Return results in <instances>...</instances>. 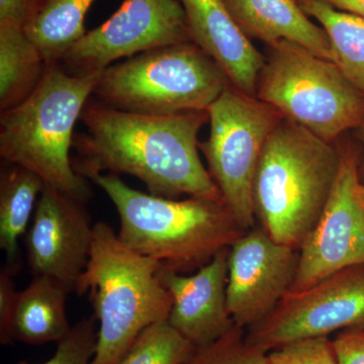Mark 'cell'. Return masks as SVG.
I'll use <instances>...</instances> for the list:
<instances>
[{
	"label": "cell",
	"instance_id": "cell-1",
	"mask_svg": "<svg viewBox=\"0 0 364 364\" xmlns=\"http://www.w3.org/2000/svg\"><path fill=\"white\" fill-rule=\"evenodd\" d=\"M80 121L85 132L74 136L77 156L72 158L79 176L129 174L143 181L152 196L223 202L198 154V133L208 121V112L139 114L87 102Z\"/></svg>",
	"mask_w": 364,
	"mask_h": 364
},
{
	"label": "cell",
	"instance_id": "cell-2",
	"mask_svg": "<svg viewBox=\"0 0 364 364\" xmlns=\"http://www.w3.org/2000/svg\"><path fill=\"white\" fill-rule=\"evenodd\" d=\"M90 181L114 203L124 245L179 273L200 268L245 233L223 202L200 196L177 200L130 188L112 173Z\"/></svg>",
	"mask_w": 364,
	"mask_h": 364
},
{
	"label": "cell",
	"instance_id": "cell-3",
	"mask_svg": "<svg viewBox=\"0 0 364 364\" xmlns=\"http://www.w3.org/2000/svg\"><path fill=\"white\" fill-rule=\"evenodd\" d=\"M100 74L78 75L59 64L47 65L32 95L0 112L2 159L30 170L47 186L85 203L92 196L90 182L74 169L70 153L74 127Z\"/></svg>",
	"mask_w": 364,
	"mask_h": 364
},
{
	"label": "cell",
	"instance_id": "cell-4",
	"mask_svg": "<svg viewBox=\"0 0 364 364\" xmlns=\"http://www.w3.org/2000/svg\"><path fill=\"white\" fill-rule=\"evenodd\" d=\"M341 159L331 142L289 119L275 127L253 186L256 217L273 240L301 248L331 196Z\"/></svg>",
	"mask_w": 364,
	"mask_h": 364
},
{
	"label": "cell",
	"instance_id": "cell-5",
	"mask_svg": "<svg viewBox=\"0 0 364 364\" xmlns=\"http://www.w3.org/2000/svg\"><path fill=\"white\" fill-rule=\"evenodd\" d=\"M162 265L124 245L109 224L95 223L90 261L75 287L88 294L100 323L91 364H117L139 335L168 320L172 298Z\"/></svg>",
	"mask_w": 364,
	"mask_h": 364
},
{
	"label": "cell",
	"instance_id": "cell-6",
	"mask_svg": "<svg viewBox=\"0 0 364 364\" xmlns=\"http://www.w3.org/2000/svg\"><path fill=\"white\" fill-rule=\"evenodd\" d=\"M230 85L214 60L195 43L186 42L107 67L92 95L121 111L173 114L208 112Z\"/></svg>",
	"mask_w": 364,
	"mask_h": 364
},
{
	"label": "cell",
	"instance_id": "cell-7",
	"mask_svg": "<svg viewBox=\"0 0 364 364\" xmlns=\"http://www.w3.org/2000/svg\"><path fill=\"white\" fill-rule=\"evenodd\" d=\"M270 48L257 98L328 142L363 126L364 95L333 62L289 41Z\"/></svg>",
	"mask_w": 364,
	"mask_h": 364
},
{
	"label": "cell",
	"instance_id": "cell-8",
	"mask_svg": "<svg viewBox=\"0 0 364 364\" xmlns=\"http://www.w3.org/2000/svg\"><path fill=\"white\" fill-rule=\"evenodd\" d=\"M210 136L200 144L208 172L244 231L254 228L253 186L263 148L280 114L259 98L228 86L208 107Z\"/></svg>",
	"mask_w": 364,
	"mask_h": 364
},
{
	"label": "cell",
	"instance_id": "cell-9",
	"mask_svg": "<svg viewBox=\"0 0 364 364\" xmlns=\"http://www.w3.org/2000/svg\"><path fill=\"white\" fill-rule=\"evenodd\" d=\"M364 327V267L346 268L301 291H289L246 338L264 351L298 340Z\"/></svg>",
	"mask_w": 364,
	"mask_h": 364
},
{
	"label": "cell",
	"instance_id": "cell-10",
	"mask_svg": "<svg viewBox=\"0 0 364 364\" xmlns=\"http://www.w3.org/2000/svg\"><path fill=\"white\" fill-rule=\"evenodd\" d=\"M191 42L179 0H124L116 13L75 43L59 62L70 73H102L114 61Z\"/></svg>",
	"mask_w": 364,
	"mask_h": 364
},
{
	"label": "cell",
	"instance_id": "cell-11",
	"mask_svg": "<svg viewBox=\"0 0 364 364\" xmlns=\"http://www.w3.org/2000/svg\"><path fill=\"white\" fill-rule=\"evenodd\" d=\"M299 251L291 291L305 289L346 268L364 267L363 184L351 154H342L331 196Z\"/></svg>",
	"mask_w": 364,
	"mask_h": 364
},
{
	"label": "cell",
	"instance_id": "cell-12",
	"mask_svg": "<svg viewBox=\"0 0 364 364\" xmlns=\"http://www.w3.org/2000/svg\"><path fill=\"white\" fill-rule=\"evenodd\" d=\"M298 249L264 229L245 232L230 247L227 301L235 325L248 329L267 317L293 286Z\"/></svg>",
	"mask_w": 364,
	"mask_h": 364
},
{
	"label": "cell",
	"instance_id": "cell-13",
	"mask_svg": "<svg viewBox=\"0 0 364 364\" xmlns=\"http://www.w3.org/2000/svg\"><path fill=\"white\" fill-rule=\"evenodd\" d=\"M93 227L85 203L45 184L26 233L33 277H49L75 291L90 261Z\"/></svg>",
	"mask_w": 364,
	"mask_h": 364
},
{
	"label": "cell",
	"instance_id": "cell-14",
	"mask_svg": "<svg viewBox=\"0 0 364 364\" xmlns=\"http://www.w3.org/2000/svg\"><path fill=\"white\" fill-rule=\"evenodd\" d=\"M229 251L215 254L195 274L160 270L162 284L172 298L169 324L196 348L212 344L235 326L227 301Z\"/></svg>",
	"mask_w": 364,
	"mask_h": 364
},
{
	"label": "cell",
	"instance_id": "cell-15",
	"mask_svg": "<svg viewBox=\"0 0 364 364\" xmlns=\"http://www.w3.org/2000/svg\"><path fill=\"white\" fill-rule=\"evenodd\" d=\"M191 42L221 67L230 83L255 97L265 59L234 20L224 0H179Z\"/></svg>",
	"mask_w": 364,
	"mask_h": 364
},
{
	"label": "cell",
	"instance_id": "cell-16",
	"mask_svg": "<svg viewBox=\"0 0 364 364\" xmlns=\"http://www.w3.org/2000/svg\"><path fill=\"white\" fill-rule=\"evenodd\" d=\"M244 33L272 46L289 41L331 61L324 28L304 13L296 0H224ZM332 62V61H331Z\"/></svg>",
	"mask_w": 364,
	"mask_h": 364
},
{
	"label": "cell",
	"instance_id": "cell-17",
	"mask_svg": "<svg viewBox=\"0 0 364 364\" xmlns=\"http://www.w3.org/2000/svg\"><path fill=\"white\" fill-rule=\"evenodd\" d=\"M67 287L46 277H33L16 293L6 324L0 328L1 343L21 341L42 345L58 342L70 332L66 316Z\"/></svg>",
	"mask_w": 364,
	"mask_h": 364
},
{
	"label": "cell",
	"instance_id": "cell-18",
	"mask_svg": "<svg viewBox=\"0 0 364 364\" xmlns=\"http://www.w3.org/2000/svg\"><path fill=\"white\" fill-rule=\"evenodd\" d=\"M45 182L37 174L11 165L0 176V248L4 269L14 275L21 267L18 241L26 235Z\"/></svg>",
	"mask_w": 364,
	"mask_h": 364
},
{
	"label": "cell",
	"instance_id": "cell-19",
	"mask_svg": "<svg viewBox=\"0 0 364 364\" xmlns=\"http://www.w3.org/2000/svg\"><path fill=\"white\" fill-rule=\"evenodd\" d=\"M47 63L25 28L0 23V112L13 109L40 85Z\"/></svg>",
	"mask_w": 364,
	"mask_h": 364
},
{
	"label": "cell",
	"instance_id": "cell-20",
	"mask_svg": "<svg viewBox=\"0 0 364 364\" xmlns=\"http://www.w3.org/2000/svg\"><path fill=\"white\" fill-rule=\"evenodd\" d=\"M296 1L324 28L331 46V61L364 95V18L339 11L323 0Z\"/></svg>",
	"mask_w": 364,
	"mask_h": 364
},
{
	"label": "cell",
	"instance_id": "cell-21",
	"mask_svg": "<svg viewBox=\"0 0 364 364\" xmlns=\"http://www.w3.org/2000/svg\"><path fill=\"white\" fill-rule=\"evenodd\" d=\"M95 0H41L25 26L47 65L59 64L72 46L85 35V16Z\"/></svg>",
	"mask_w": 364,
	"mask_h": 364
},
{
	"label": "cell",
	"instance_id": "cell-22",
	"mask_svg": "<svg viewBox=\"0 0 364 364\" xmlns=\"http://www.w3.org/2000/svg\"><path fill=\"white\" fill-rule=\"evenodd\" d=\"M196 349L168 320L162 321L144 330L117 364H184Z\"/></svg>",
	"mask_w": 364,
	"mask_h": 364
},
{
	"label": "cell",
	"instance_id": "cell-23",
	"mask_svg": "<svg viewBox=\"0 0 364 364\" xmlns=\"http://www.w3.org/2000/svg\"><path fill=\"white\" fill-rule=\"evenodd\" d=\"M267 354L248 341L245 329L235 325L212 344L196 348L184 364H264Z\"/></svg>",
	"mask_w": 364,
	"mask_h": 364
},
{
	"label": "cell",
	"instance_id": "cell-24",
	"mask_svg": "<svg viewBox=\"0 0 364 364\" xmlns=\"http://www.w3.org/2000/svg\"><path fill=\"white\" fill-rule=\"evenodd\" d=\"M97 342V329L95 318H83L71 328L65 338L57 343L54 355L42 364H91Z\"/></svg>",
	"mask_w": 364,
	"mask_h": 364
},
{
	"label": "cell",
	"instance_id": "cell-25",
	"mask_svg": "<svg viewBox=\"0 0 364 364\" xmlns=\"http://www.w3.org/2000/svg\"><path fill=\"white\" fill-rule=\"evenodd\" d=\"M264 364H338L328 337L298 340L268 351Z\"/></svg>",
	"mask_w": 364,
	"mask_h": 364
},
{
	"label": "cell",
	"instance_id": "cell-26",
	"mask_svg": "<svg viewBox=\"0 0 364 364\" xmlns=\"http://www.w3.org/2000/svg\"><path fill=\"white\" fill-rule=\"evenodd\" d=\"M338 364H364V329L352 328L332 341Z\"/></svg>",
	"mask_w": 364,
	"mask_h": 364
},
{
	"label": "cell",
	"instance_id": "cell-27",
	"mask_svg": "<svg viewBox=\"0 0 364 364\" xmlns=\"http://www.w3.org/2000/svg\"><path fill=\"white\" fill-rule=\"evenodd\" d=\"M41 0H0V23L25 28L39 6Z\"/></svg>",
	"mask_w": 364,
	"mask_h": 364
},
{
	"label": "cell",
	"instance_id": "cell-28",
	"mask_svg": "<svg viewBox=\"0 0 364 364\" xmlns=\"http://www.w3.org/2000/svg\"><path fill=\"white\" fill-rule=\"evenodd\" d=\"M330 6L364 18V0H323Z\"/></svg>",
	"mask_w": 364,
	"mask_h": 364
},
{
	"label": "cell",
	"instance_id": "cell-29",
	"mask_svg": "<svg viewBox=\"0 0 364 364\" xmlns=\"http://www.w3.org/2000/svg\"><path fill=\"white\" fill-rule=\"evenodd\" d=\"M363 147H364V124L363 126Z\"/></svg>",
	"mask_w": 364,
	"mask_h": 364
},
{
	"label": "cell",
	"instance_id": "cell-30",
	"mask_svg": "<svg viewBox=\"0 0 364 364\" xmlns=\"http://www.w3.org/2000/svg\"><path fill=\"white\" fill-rule=\"evenodd\" d=\"M363 203H364V186H363Z\"/></svg>",
	"mask_w": 364,
	"mask_h": 364
}]
</instances>
